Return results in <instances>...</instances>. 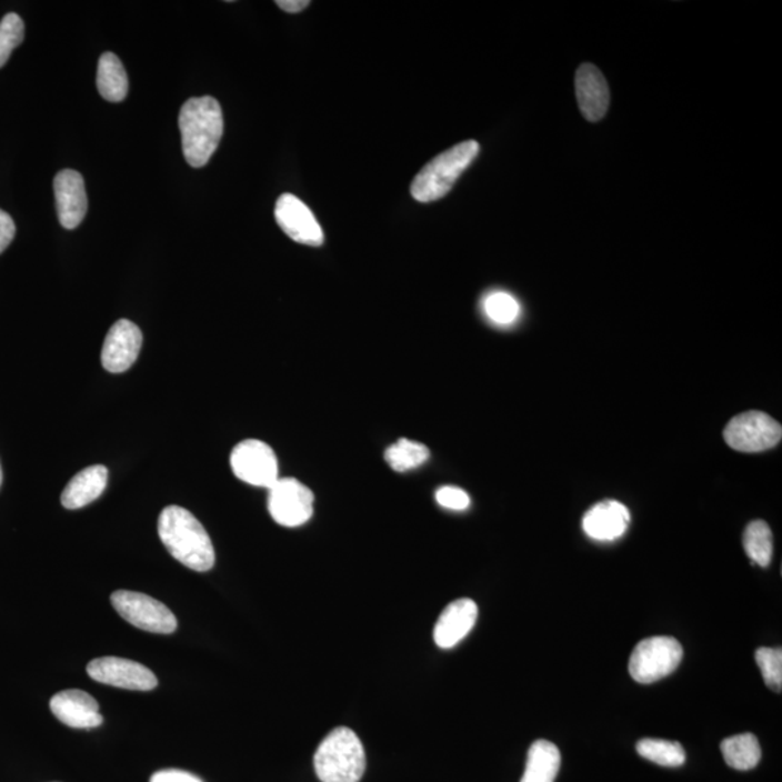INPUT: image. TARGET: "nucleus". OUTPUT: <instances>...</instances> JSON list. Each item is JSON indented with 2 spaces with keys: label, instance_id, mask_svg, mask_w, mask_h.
<instances>
[{
  "label": "nucleus",
  "instance_id": "5701e85b",
  "mask_svg": "<svg viewBox=\"0 0 782 782\" xmlns=\"http://www.w3.org/2000/svg\"><path fill=\"white\" fill-rule=\"evenodd\" d=\"M385 462L398 473H407L418 469L429 460V448L421 442L402 438L388 448L384 454Z\"/></svg>",
  "mask_w": 782,
  "mask_h": 782
},
{
  "label": "nucleus",
  "instance_id": "1a4fd4ad",
  "mask_svg": "<svg viewBox=\"0 0 782 782\" xmlns=\"http://www.w3.org/2000/svg\"><path fill=\"white\" fill-rule=\"evenodd\" d=\"M233 474L247 484L270 489L280 479L273 448L259 440L238 443L231 454Z\"/></svg>",
  "mask_w": 782,
  "mask_h": 782
},
{
  "label": "nucleus",
  "instance_id": "0eeeda50",
  "mask_svg": "<svg viewBox=\"0 0 782 782\" xmlns=\"http://www.w3.org/2000/svg\"><path fill=\"white\" fill-rule=\"evenodd\" d=\"M723 437L734 451L762 452L779 445L782 428L770 414L750 410L734 417L724 428Z\"/></svg>",
  "mask_w": 782,
  "mask_h": 782
},
{
  "label": "nucleus",
  "instance_id": "7ed1b4c3",
  "mask_svg": "<svg viewBox=\"0 0 782 782\" xmlns=\"http://www.w3.org/2000/svg\"><path fill=\"white\" fill-rule=\"evenodd\" d=\"M364 746L350 728H337L314 753V771L322 782H360L365 772Z\"/></svg>",
  "mask_w": 782,
  "mask_h": 782
},
{
  "label": "nucleus",
  "instance_id": "c85d7f7f",
  "mask_svg": "<svg viewBox=\"0 0 782 782\" xmlns=\"http://www.w3.org/2000/svg\"><path fill=\"white\" fill-rule=\"evenodd\" d=\"M16 233V222H13V219L9 217L7 212L0 209V254L11 245Z\"/></svg>",
  "mask_w": 782,
  "mask_h": 782
},
{
  "label": "nucleus",
  "instance_id": "2eb2a0df",
  "mask_svg": "<svg viewBox=\"0 0 782 782\" xmlns=\"http://www.w3.org/2000/svg\"><path fill=\"white\" fill-rule=\"evenodd\" d=\"M575 93L580 111L586 121H602L609 111L610 90L598 67L590 63L580 66L575 74Z\"/></svg>",
  "mask_w": 782,
  "mask_h": 782
},
{
  "label": "nucleus",
  "instance_id": "9b49d317",
  "mask_svg": "<svg viewBox=\"0 0 782 782\" xmlns=\"http://www.w3.org/2000/svg\"><path fill=\"white\" fill-rule=\"evenodd\" d=\"M275 221L294 242L309 247H321L325 241L322 227L310 209L293 194H281L274 209Z\"/></svg>",
  "mask_w": 782,
  "mask_h": 782
},
{
  "label": "nucleus",
  "instance_id": "dca6fc26",
  "mask_svg": "<svg viewBox=\"0 0 782 782\" xmlns=\"http://www.w3.org/2000/svg\"><path fill=\"white\" fill-rule=\"evenodd\" d=\"M479 618V608L471 599H458L448 604L433 629V641L442 650H450L460 643L473 628Z\"/></svg>",
  "mask_w": 782,
  "mask_h": 782
},
{
  "label": "nucleus",
  "instance_id": "7c9ffc66",
  "mask_svg": "<svg viewBox=\"0 0 782 782\" xmlns=\"http://www.w3.org/2000/svg\"><path fill=\"white\" fill-rule=\"evenodd\" d=\"M280 9L289 13H299L304 11L310 4L309 0H278L275 2Z\"/></svg>",
  "mask_w": 782,
  "mask_h": 782
},
{
  "label": "nucleus",
  "instance_id": "423d86ee",
  "mask_svg": "<svg viewBox=\"0 0 782 782\" xmlns=\"http://www.w3.org/2000/svg\"><path fill=\"white\" fill-rule=\"evenodd\" d=\"M113 609L132 626L160 635H170L178 629V619L159 600L137 591L118 590L111 595Z\"/></svg>",
  "mask_w": 782,
  "mask_h": 782
},
{
  "label": "nucleus",
  "instance_id": "f3484780",
  "mask_svg": "<svg viewBox=\"0 0 782 782\" xmlns=\"http://www.w3.org/2000/svg\"><path fill=\"white\" fill-rule=\"evenodd\" d=\"M629 522H631V513L626 505L616 500H605L593 505L585 513L583 528L586 535L595 541H614L624 535Z\"/></svg>",
  "mask_w": 782,
  "mask_h": 782
},
{
  "label": "nucleus",
  "instance_id": "a211bd4d",
  "mask_svg": "<svg viewBox=\"0 0 782 782\" xmlns=\"http://www.w3.org/2000/svg\"><path fill=\"white\" fill-rule=\"evenodd\" d=\"M108 477V469L104 465H92L80 471L66 485L61 494V504L66 509L76 510L93 503L107 489Z\"/></svg>",
  "mask_w": 782,
  "mask_h": 782
},
{
  "label": "nucleus",
  "instance_id": "cd10ccee",
  "mask_svg": "<svg viewBox=\"0 0 782 782\" xmlns=\"http://www.w3.org/2000/svg\"><path fill=\"white\" fill-rule=\"evenodd\" d=\"M437 502L442 505V508L457 510L469 509L471 503L470 495L465 493L464 490L452 488V485H445L437 491Z\"/></svg>",
  "mask_w": 782,
  "mask_h": 782
},
{
  "label": "nucleus",
  "instance_id": "4468645a",
  "mask_svg": "<svg viewBox=\"0 0 782 782\" xmlns=\"http://www.w3.org/2000/svg\"><path fill=\"white\" fill-rule=\"evenodd\" d=\"M54 194L61 225L66 229L78 228L88 213L82 174L74 170L60 171L54 179Z\"/></svg>",
  "mask_w": 782,
  "mask_h": 782
},
{
  "label": "nucleus",
  "instance_id": "6e6552de",
  "mask_svg": "<svg viewBox=\"0 0 782 782\" xmlns=\"http://www.w3.org/2000/svg\"><path fill=\"white\" fill-rule=\"evenodd\" d=\"M269 512L280 527L299 528L313 517V491L295 479H279L269 489Z\"/></svg>",
  "mask_w": 782,
  "mask_h": 782
},
{
  "label": "nucleus",
  "instance_id": "6ab92c4d",
  "mask_svg": "<svg viewBox=\"0 0 782 782\" xmlns=\"http://www.w3.org/2000/svg\"><path fill=\"white\" fill-rule=\"evenodd\" d=\"M561 766V752L545 739L529 748L527 768L521 782H555Z\"/></svg>",
  "mask_w": 782,
  "mask_h": 782
},
{
  "label": "nucleus",
  "instance_id": "bb28decb",
  "mask_svg": "<svg viewBox=\"0 0 782 782\" xmlns=\"http://www.w3.org/2000/svg\"><path fill=\"white\" fill-rule=\"evenodd\" d=\"M755 660L765 684L780 693L782 689V651L780 648H760L755 653Z\"/></svg>",
  "mask_w": 782,
  "mask_h": 782
},
{
  "label": "nucleus",
  "instance_id": "aec40b11",
  "mask_svg": "<svg viewBox=\"0 0 782 782\" xmlns=\"http://www.w3.org/2000/svg\"><path fill=\"white\" fill-rule=\"evenodd\" d=\"M97 84L99 93L108 102H122L128 94V76L126 69L113 52H104L98 64Z\"/></svg>",
  "mask_w": 782,
  "mask_h": 782
},
{
  "label": "nucleus",
  "instance_id": "39448f33",
  "mask_svg": "<svg viewBox=\"0 0 782 782\" xmlns=\"http://www.w3.org/2000/svg\"><path fill=\"white\" fill-rule=\"evenodd\" d=\"M683 646L671 636L643 639L633 650L629 672L636 683L652 684L679 669L683 661Z\"/></svg>",
  "mask_w": 782,
  "mask_h": 782
},
{
  "label": "nucleus",
  "instance_id": "a878e982",
  "mask_svg": "<svg viewBox=\"0 0 782 782\" xmlns=\"http://www.w3.org/2000/svg\"><path fill=\"white\" fill-rule=\"evenodd\" d=\"M23 33L26 27L17 13H8L0 21V69L8 63L12 51L22 44Z\"/></svg>",
  "mask_w": 782,
  "mask_h": 782
},
{
  "label": "nucleus",
  "instance_id": "c756f323",
  "mask_svg": "<svg viewBox=\"0 0 782 782\" xmlns=\"http://www.w3.org/2000/svg\"><path fill=\"white\" fill-rule=\"evenodd\" d=\"M150 782H203L190 772L181 770H164L156 772Z\"/></svg>",
  "mask_w": 782,
  "mask_h": 782
},
{
  "label": "nucleus",
  "instance_id": "4be33fe9",
  "mask_svg": "<svg viewBox=\"0 0 782 782\" xmlns=\"http://www.w3.org/2000/svg\"><path fill=\"white\" fill-rule=\"evenodd\" d=\"M743 548L752 562L761 567L771 564L774 554V538L770 524L764 521H753L743 533Z\"/></svg>",
  "mask_w": 782,
  "mask_h": 782
},
{
  "label": "nucleus",
  "instance_id": "f257e3e1",
  "mask_svg": "<svg viewBox=\"0 0 782 782\" xmlns=\"http://www.w3.org/2000/svg\"><path fill=\"white\" fill-rule=\"evenodd\" d=\"M159 535L170 555L188 569L204 572L214 565L212 539L189 510L166 508L159 519Z\"/></svg>",
  "mask_w": 782,
  "mask_h": 782
},
{
  "label": "nucleus",
  "instance_id": "412c9836",
  "mask_svg": "<svg viewBox=\"0 0 782 782\" xmlns=\"http://www.w3.org/2000/svg\"><path fill=\"white\" fill-rule=\"evenodd\" d=\"M724 761L733 770L750 771L760 764L762 751L758 738L752 733L736 734L724 739L722 745Z\"/></svg>",
  "mask_w": 782,
  "mask_h": 782
},
{
  "label": "nucleus",
  "instance_id": "2f4dec72",
  "mask_svg": "<svg viewBox=\"0 0 782 782\" xmlns=\"http://www.w3.org/2000/svg\"><path fill=\"white\" fill-rule=\"evenodd\" d=\"M2 481H3V473H2V465H0V488H2Z\"/></svg>",
  "mask_w": 782,
  "mask_h": 782
},
{
  "label": "nucleus",
  "instance_id": "b1692460",
  "mask_svg": "<svg viewBox=\"0 0 782 782\" xmlns=\"http://www.w3.org/2000/svg\"><path fill=\"white\" fill-rule=\"evenodd\" d=\"M636 751L645 760L661 766H681L685 762V751L681 743L664 739H642L638 742Z\"/></svg>",
  "mask_w": 782,
  "mask_h": 782
},
{
  "label": "nucleus",
  "instance_id": "9d476101",
  "mask_svg": "<svg viewBox=\"0 0 782 782\" xmlns=\"http://www.w3.org/2000/svg\"><path fill=\"white\" fill-rule=\"evenodd\" d=\"M88 674L100 684L123 690L151 691L159 685L154 672L140 662L126 660V658H97L88 665Z\"/></svg>",
  "mask_w": 782,
  "mask_h": 782
},
{
  "label": "nucleus",
  "instance_id": "ddd939ff",
  "mask_svg": "<svg viewBox=\"0 0 782 782\" xmlns=\"http://www.w3.org/2000/svg\"><path fill=\"white\" fill-rule=\"evenodd\" d=\"M52 714L73 729H93L103 723L99 703L82 690H66L50 701Z\"/></svg>",
  "mask_w": 782,
  "mask_h": 782
},
{
  "label": "nucleus",
  "instance_id": "f8f14e48",
  "mask_svg": "<svg viewBox=\"0 0 782 782\" xmlns=\"http://www.w3.org/2000/svg\"><path fill=\"white\" fill-rule=\"evenodd\" d=\"M142 332L136 323L121 319L109 329L102 348V364L109 373L130 370L140 355Z\"/></svg>",
  "mask_w": 782,
  "mask_h": 782
},
{
  "label": "nucleus",
  "instance_id": "f03ea898",
  "mask_svg": "<svg viewBox=\"0 0 782 782\" xmlns=\"http://www.w3.org/2000/svg\"><path fill=\"white\" fill-rule=\"evenodd\" d=\"M179 128L186 161L194 169L207 166L223 133L221 104L211 97L189 99L181 108Z\"/></svg>",
  "mask_w": 782,
  "mask_h": 782
},
{
  "label": "nucleus",
  "instance_id": "20e7f679",
  "mask_svg": "<svg viewBox=\"0 0 782 782\" xmlns=\"http://www.w3.org/2000/svg\"><path fill=\"white\" fill-rule=\"evenodd\" d=\"M479 152V142L465 141L437 156L413 179L412 186H410L413 199L421 203H431L442 199L450 192L460 176L473 163Z\"/></svg>",
  "mask_w": 782,
  "mask_h": 782
},
{
  "label": "nucleus",
  "instance_id": "393cba45",
  "mask_svg": "<svg viewBox=\"0 0 782 782\" xmlns=\"http://www.w3.org/2000/svg\"><path fill=\"white\" fill-rule=\"evenodd\" d=\"M484 312L498 325H510L521 314L518 300L508 293H491L484 300Z\"/></svg>",
  "mask_w": 782,
  "mask_h": 782
}]
</instances>
